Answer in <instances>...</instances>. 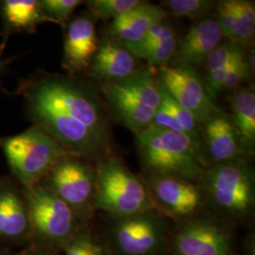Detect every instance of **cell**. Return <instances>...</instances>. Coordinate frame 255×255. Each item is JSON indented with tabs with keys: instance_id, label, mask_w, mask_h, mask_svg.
I'll return each instance as SVG.
<instances>
[{
	"instance_id": "obj_1",
	"label": "cell",
	"mask_w": 255,
	"mask_h": 255,
	"mask_svg": "<svg viewBox=\"0 0 255 255\" xmlns=\"http://www.w3.org/2000/svg\"><path fill=\"white\" fill-rule=\"evenodd\" d=\"M200 185L207 209L233 227L254 218L255 172L246 157L211 164Z\"/></svg>"
},
{
	"instance_id": "obj_2",
	"label": "cell",
	"mask_w": 255,
	"mask_h": 255,
	"mask_svg": "<svg viewBox=\"0 0 255 255\" xmlns=\"http://www.w3.org/2000/svg\"><path fill=\"white\" fill-rule=\"evenodd\" d=\"M27 99L41 101L112 142L108 108L98 92L66 77H46L29 86Z\"/></svg>"
},
{
	"instance_id": "obj_3",
	"label": "cell",
	"mask_w": 255,
	"mask_h": 255,
	"mask_svg": "<svg viewBox=\"0 0 255 255\" xmlns=\"http://www.w3.org/2000/svg\"><path fill=\"white\" fill-rule=\"evenodd\" d=\"M144 172L167 174L201 183L206 164L184 133L149 125L135 133Z\"/></svg>"
},
{
	"instance_id": "obj_4",
	"label": "cell",
	"mask_w": 255,
	"mask_h": 255,
	"mask_svg": "<svg viewBox=\"0 0 255 255\" xmlns=\"http://www.w3.org/2000/svg\"><path fill=\"white\" fill-rule=\"evenodd\" d=\"M95 211L110 217H126L152 209L146 182L111 154L96 164Z\"/></svg>"
},
{
	"instance_id": "obj_5",
	"label": "cell",
	"mask_w": 255,
	"mask_h": 255,
	"mask_svg": "<svg viewBox=\"0 0 255 255\" xmlns=\"http://www.w3.org/2000/svg\"><path fill=\"white\" fill-rule=\"evenodd\" d=\"M101 91L114 118L134 134L152 124L162 101L159 83L150 68L105 82Z\"/></svg>"
},
{
	"instance_id": "obj_6",
	"label": "cell",
	"mask_w": 255,
	"mask_h": 255,
	"mask_svg": "<svg viewBox=\"0 0 255 255\" xmlns=\"http://www.w3.org/2000/svg\"><path fill=\"white\" fill-rule=\"evenodd\" d=\"M171 228L168 219L152 208L111 217L101 238L114 255H170Z\"/></svg>"
},
{
	"instance_id": "obj_7",
	"label": "cell",
	"mask_w": 255,
	"mask_h": 255,
	"mask_svg": "<svg viewBox=\"0 0 255 255\" xmlns=\"http://www.w3.org/2000/svg\"><path fill=\"white\" fill-rule=\"evenodd\" d=\"M25 204L29 230L35 235L41 247L61 250L85 226L73 210L45 183L38 182L26 187Z\"/></svg>"
},
{
	"instance_id": "obj_8",
	"label": "cell",
	"mask_w": 255,
	"mask_h": 255,
	"mask_svg": "<svg viewBox=\"0 0 255 255\" xmlns=\"http://www.w3.org/2000/svg\"><path fill=\"white\" fill-rule=\"evenodd\" d=\"M13 173L26 187L46 178L63 159L71 153L39 126L1 142Z\"/></svg>"
},
{
	"instance_id": "obj_9",
	"label": "cell",
	"mask_w": 255,
	"mask_h": 255,
	"mask_svg": "<svg viewBox=\"0 0 255 255\" xmlns=\"http://www.w3.org/2000/svg\"><path fill=\"white\" fill-rule=\"evenodd\" d=\"M169 252L170 255H236L234 227L207 210L175 223Z\"/></svg>"
},
{
	"instance_id": "obj_10",
	"label": "cell",
	"mask_w": 255,
	"mask_h": 255,
	"mask_svg": "<svg viewBox=\"0 0 255 255\" xmlns=\"http://www.w3.org/2000/svg\"><path fill=\"white\" fill-rule=\"evenodd\" d=\"M153 207L167 219L181 222L207 211L201 185L173 175L144 172Z\"/></svg>"
},
{
	"instance_id": "obj_11",
	"label": "cell",
	"mask_w": 255,
	"mask_h": 255,
	"mask_svg": "<svg viewBox=\"0 0 255 255\" xmlns=\"http://www.w3.org/2000/svg\"><path fill=\"white\" fill-rule=\"evenodd\" d=\"M46 185L64 201L85 224L95 212L96 167L90 162L70 155L46 176Z\"/></svg>"
},
{
	"instance_id": "obj_12",
	"label": "cell",
	"mask_w": 255,
	"mask_h": 255,
	"mask_svg": "<svg viewBox=\"0 0 255 255\" xmlns=\"http://www.w3.org/2000/svg\"><path fill=\"white\" fill-rule=\"evenodd\" d=\"M158 82L181 106L192 113L200 124L219 109L206 90L197 70L185 65H164L158 68Z\"/></svg>"
},
{
	"instance_id": "obj_13",
	"label": "cell",
	"mask_w": 255,
	"mask_h": 255,
	"mask_svg": "<svg viewBox=\"0 0 255 255\" xmlns=\"http://www.w3.org/2000/svg\"><path fill=\"white\" fill-rule=\"evenodd\" d=\"M202 151L207 167L249 156L231 117L219 110L201 124Z\"/></svg>"
},
{
	"instance_id": "obj_14",
	"label": "cell",
	"mask_w": 255,
	"mask_h": 255,
	"mask_svg": "<svg viewBox=\"0 0 255 255\" xmlns=\"http://www.w3.org/2000/svg\"><path fill=\"white\" fill-rule=\"evenodd\" d=\"M223 35L215 17L207 16L196 21L186 34L179 40L173 61L175 65H185L196 69L221 44Z\"/></svg>"
},
{
	"instance_id": "obj_15",
	"label": "cell",
	"mask_w": 255,
	"mask_h": 255,
	"mask_svg": "<svg viewBox=\"0 0 255 255\" xmlns=\"http://www.w3.org/2000/svg\"><path fill=\"white\" fill-rule=\"evenodd\" d=\"M167 13L160 6L142 1L112 21L108 27V39L123 46L137 44L153 25L165 21Z\"/></svg>"
},
{
	"instance_id": "obj_16",
	"label": "cell",
	"mask_w": 255,
	"mask_h": 255,
	"mask_svg": "<svg viewBox=\"0 0 255 255\" xmlns=\"http://www.w3.org/2000/svg\"><path fill=\"white\" fill-rule=\"evenodd\" d=\"M98 46L96 27L91 19L86 16L75 19L66 31L63 66L70 72L89 67Z\"/></svg>"
},
{
	"instance_id": "obj_17",
	"label": "cell",
	"mask_w": 255,
	"mask_h": 255,
	"mask_svg": "<svg viewBox=\"0 0 255 255\" xmlns=\"http://www.w3.org/2000/svg\"><path fill=\"white\" fill-rule=\"evenodd\" d=\"M135 57L119 42L105 39L92 60L91 74L105 82L123 80L137 70Z\"/></svg>"
},
{
	"instance_id": "obj_18",
	"label": "cell",
	"mask_w": 255,
	"mask_h": 255,
	"mask_svg": "<svg viewBox=\"0 0 255 255\" xmlns=\"http://www.w3.org/2000/svg\"><path fill=\"white\" fill-rule=\"evenodd\" d=\"M231 119L241 139L247 155L255 149V94L252 89H239L230 98Z\"/></svg>"
},
{
	"instance_id": "obj_19",
	"label": "cell",
	"mask_w": 255,
	"mask_h": 255,
	"mask_svg": "<svg viewBox=\"0 0 255 255\" xmlns=\"http://www.w3.org/2000/svg\"><path fill=\"white\" fill-rule=\"evenodd\" d=\"M28 231L25 202L13 189L0 188V237L15 239Z\"/></svg>"
},
{
	"instance_id": "obj_20",
	"label": "cell",
	"mask_w": 255,
	"mask_h": 255,
	"mask_svg": "<svg viewBox=\"0 0 255 255\" xmlns=\"http://www.w3.org/2000/svg\"><path fill=\"white\" fill-rule=\"evenodd\" d=\"M241 46L231 42L221 43L206 59L204 84L213 101H216L222 90L231 63Z\"/></svg>"
},
{
	"instance_id": "obj_21",
	"label": "cell",
	"mask_w": 255,
	"mask_h": 255,
	"mask_svg": "<svg viewBox=\"0 0 255 255\" xmlns=\"http://www.w3.org/2000/svg\"><path fill=\"white\" fill-rule=\"evenodd\" d=\"M2 14L7 25L16 30L30 31L41 23L54 22L43 11L41 1L36 0H5Z\"/></svg>"
},
{
	"instance_id": "obj_22",
	"label": "cell",
	"mask_w": 255,
	"mask_h": 255,
	"mask_svg": "<svg viewBox=\"0 0 255 255\" xmlns=\"http://www.w3.org/2000/svg\"><path fill=\"white\" fill-rule=\"evenodd\" d=\"M61 251L64 255H114L103 239L95 236L85 226L80 229Z\"/></svg>"
},
{
	"instance_id": "obj_23",
	"label": "cell",
	"mask_w": 255,
	"mask_h": 255,
	"mask_svg": "<svg viewBox=\"0 0 255 255\" xmlns=\"http://www.w3.org/2000/svg\"><path fill=\"white\" fill-rule=\"evenodd\" d=\"M236 33L235 44L243 47L252 42L255 32V2L235 0Z\"/></svg>"
},
{
	"instance_id": "obj_24",
	"label": "cell",
	"mask_w": 255,
	"mask_h": 255,
	"mask_svg": "<svg viewBox=\"0 0 255 255\" xmlns=\"http://www.w3.org/2000/svg\"><path fill=\"white\" fill-rule=\"evenodd\" d=\"M217 6L213 0H165L161 8L170 15L186 18H204Z\"/></svg>"
},
{
	"instance_id": "obj_25",
	"label": "cell",
	"mask_w": 255,
	"mask_h": 255,
	"mask_svg": "<svg viewBox=\"0 0 255 255\" xmlns=\"http://www.w3.org/2000/svg\"><path fill=\"white\" fill-rule=\"evenodd\" d=\"M178 43L179 39L174 30L145 51L139 59H143L150 65H157L159 67L167 65L173 60Z\"/></svg>"
},
{
	"instance_id": "obj_26",
	"label": "cell",
	"mask_w": 255,
	"mask_h": 255,
	"mask_svg": "<svg viewBox=\"0 0 255 255\" xmlns=\"http://www.w3.org/2000/svg\"><path fill=\"white\" fill-rule=\"evenodd\" d=\"M141 2L140 0H91L86 4L96 18L115 19L133 9Z\"/></svg>"
},
{
	"instance_id": "obj_27",
	"label": "cell",
	"mask_w": 255,
	"mask_h": 255,
	"mask_svg": "<svg viewBox=\"0 0 255 255\" xmlns=\"http://www.w3.org/2000/svg\"><path fill=\"white\" fill-rule=\"evenodd\" d=\"M254 70V69H253ZM252 74V66L250 65L248 56L244 47L241 46L234 57L221 91H232L237 89L243 82L250 78Z\"/></svg>"
},
{
	"instance_id": "obj_28",
	"label": "cell",
	"mask_w": 255,
	"mask_h": 255,
	"mask_svg": "<svg viewBox=\"0 0 255 255\" xmlns=\"http://www.w3.org/2000/svg\"><path fill=\"white\" fill-rule=\"evenodd\" d=\"M174 28L165 21L158 22L153 25L147 31L146 36L144 37L139 43L133 45H125L128 50L133 55L135 58H140L147 49L154 46L161 39L173 32ZM123 46V45H122Z\"/></svg>"
},
{
	"instance_id": "obj_29",
	"label": "cell",
	"mask_w": 255,
	"mask_h": 255,
	"mask_svg": "<svg viewBox=\"0 0 255 255\" xmlns=\"http://www.w3.org/2000/svg\"><path fill=\"white\" fill-rule=\"evenodd\" d=\"M82 3L80 0H44L41 1V7L46 16L54 23L64 24Z\"/></svg>"
},
{
	"instance_id": "obj_30",
	"label": "cell",
	"mask_w": 255,
	"mask_h": 255,
	"mask_svg": "<svg viewBox=\"0 0 255 255\" xmlns=\"http://www.w3.org/2000/svg\"><path fill=\"white\" fill-rule=\"evenodd\" d=\"M217 21L223 38L235 42L236 8L235 0H222L217 4ZM235 44V43H234Z\"/></svg>"
},
{
	"instance_id": "obj_31",
	"label": "cell",
	"mask_w": 255,
	"mask_h": 255,
	"mask_svg": "<svg viewBox=\"0 0 255 255\" xmlns=\"http://www.w3.org/2000/svg\"><path fill=\"white\" fill-rule=\"evenodd\" d=\"M152 124L156 126H159V127L164 128L166 129H169V130H173L176 132L184 133L179 122L177 121V119L174 118L172 112L170 111L169 107L167 106V104L165 103V101L163 99H162L159 108L155 113Z\"/></svg>"
},
{
	"instance_id": "obj_32",
	"label": "cell",
	"mask_w": 255,
	"mask_h": 255,
	"mask_svg": "<svg viewBox=\"0 0 255 255\" xmlns=\"http://www.w3.org/2000/svg\"><path fill=\"white\" fill-rule=\"evenodd\" d=\"M242 255H255V236L254 232L249 233L243 241Z\"/></svg>"
},
{
	"instance_id": "obj_33",
	"label": "cell",
	"mask_w": 255,
	"mask_h": 255,
	"mask_svg": "<svg viewBox=\"0 0 255 255\" xmlns=\"http://www.w3.org/2000/svg\"><path fill=\"white\" fill-rule=\"evenodd\" d=\"M27 255H59V254L56 250L40 246L28 253Z\"/></svg>"
}]
</instances>
